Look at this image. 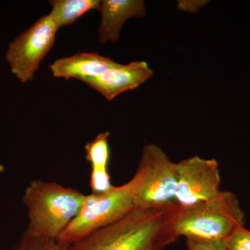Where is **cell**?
Returning a JSON list of instances; mask_svg holds the SVG:
<instances>
[{
    "label": "cell",
    "instance_id": "30bf717a",
    "mask_svg": "<svg viewBox=\"0 0 250 250\" xmlns=\"http://www.w3.org/2000/svg\"><path fill=\"white\" fill-rule=\"evenodd\" d=\"M116 64L110 57L97 52H79L71 57L57 59L49 67L54 77L83 82L99 76Z\"/></svg>",
    "mask_w": 250,
    "mask_h": 250
},
{
    "label": "cell",
    "instance_id": "8992f818",
    "mask_svg": "<svg viewBox=\"0 0 250 250\" xmlns=\"http://www.w3.org/2000/svg\"><path fill=\"white\" fill-rule=\"evenodd\" d=\"M59 29L49 14L39 18L10 42L5 60L21 83L33 80L41 62L53 47Z\"/></svg>",
    "mask_w": 250,
    "mask_h": 250
},
{
    "label": "cell",
    "instance_id": "7a4b0ae2",
    "mask_svg": "<svg viewBox=\"0 0 250 250\" xmlns=\"http://www.w3.org/2000/svg\"><path fill=\"white\" fill-rule=\"evenodd\" d=\"M85 197L76 189L55 182L33 181L23 196L29 217L24 233L36 238L58 240L80 213Z\"/></svg>",
    "mask_w": 250,
    "mask_h": 250
},
{
    "label": "cell",
    "instance_id": "9c48e42d",
    "mask_svg": "<svg viewBox=\"0 0 250 250\" xmlns=\"http://www.w3.org/2000/svg\"><path fill=\"white\" fill-rule=\"evenodd\" d=\"M98 11L102 17L98 29L99 42L115 43L125 22L130 18L143 17L146 7L143 0H103Z\"/></svg>",
    "mask_w": 250,
    "mask_h": 250
},
{
    "label": "cell",
    "instance_id": "2e32d148",
    "mask_svg": "<svg viewBox=\"0 0 250 250\" xmlns=\"http://www.w3.org/2000/svg\"><path fill=\"white\" fill-rule=\"evenodd\" d=\"M208 2V1H191V0H184L179 1L177 4V9L180 11H188V12L197 13L203 6Z\"/></svg>",
    "mask_w": 250,
    "mask_h": 250
},
{
    "label": "cell",
    "instance_id": "4fadbf2b",
    "mask_svg": "<svg viewBox=\"0 0 250 250\" xmlns=\"http://www.w3.org/2000/svg\"><path fill=\"white\" fill-rule=\"evenodd\" d=\"M68 246L58 240L36 238L24 233L14 250H67Z\"/></svg>",
    "mask_w": 250,
    "mask_h": 250
},
{
    "label": "cell",
    "instance_id": "5bb4252c",
    "mask_svg": "<svg viewBox=\"0 0 250 250\" xmlns=\"http://www.w3.org/2000/svg\"><path fill=\"white\" fill-rule=\"evenodd\" d=\"M225 242L229 250H250V231L245 227L238 229Z\"/></svg>",
    "mask_w": 250,
    "mask_h": 250
},
{
    "label": "cell",
    "instance_id": "3957f363",
    "mask_svg": "<svg viewBox=\"0 0 250 250\" xmlns=\"http://www.w3.org/2000/svg\"><path fill=\"white\" fill-rule=\"evenodd\" d=\"M171 226L178 238L225 240L245 225V213L238 197L223 191L208 201L187 207H174Z\"/></svg>",
    "mask_w": 250,
    "mask_h": 250
},
{
    "label": "cell",
    "instance_id": "52a82bcc",
    "mask_svg": "<svg viewBox=\"0 0 250 250\" xmlns=\"http://www.w3.org/2000/svg\"><path fill=\"white\" fill-rule=\"evenodd\" d=\"M175 167L177 207H190L208 201L221 192L219 164L214 159L194 156L175 163Z\"/></svg>",
    "mask_w": 250,
    "mask_h": 250
},
{
    "label": "cell",
    "instance_id": "8fae6325",
    "mask_svg": "<svg viewBox=\"0 0 250 250\" xmlns=\"http://www.w3.org/2000/svg\"><path fill=\"white\" fill-rule=\"evenodd\" d=\"M109 136L108 131L100 133L84 147L87 161L91 166L90 183L96 187H103L111 182L108 172L110 159Z\"/></svg>",
    "mask_w": 250,
    "mask_h": 250
},
{
    "label": "cell",
    "instance_id": "9a60e30c",
    "mask_svg": "<svg viewBox=\"0 0 250 250\" xmlns=\"http://www.w3.org/2000/svg\"><path fill=\"white\" fill-rule=\"evenodd\" d=\"M188 250H229L225 240L187 239Z\"/></svg>",
    "mask_w": 250,
    "mask_h": 250
},
{
    "label": "cell",
    "instance_id": "7c38bea8",
    "mask_svg": "<svg viewBox=\"0 0 250 250\" xmlns=\"http://www.w3.org/2000/svg\"><path fill=\"white\" fill-rule=\"evenodd\" d=\"M51 15L59 29L71 25L91 10L100 9V0H51Z\"/></svg>",
    "mask_w": 250,
    "mask_h": 250
},
{
    "label": "cell",
    "instance_id": "277c9868",
    "mask_svg": "<svg viewBox=\"0 0 250 250\" xmlns=\"http://www.w3.org/2000/svg\"><path fill=\"white\" fill-rule=\"evenodd\" d=\"M134 178V208H167L177 206L175 163L162 148L155 144L143 147Z\"/></svg>",
    "mask_w": 250,
    "mask_h": 250
},
{
    "label": "cell",
    "instance_id": "e0dca14e",
    "mask_svg": "<svg viewBox=\"0 0 250 250\" xmlns=\"http://www.w3.org/2000/svg\"><path fill=\"white\" fill-rule=\"evenodd\" d=\"M4 167H3V166H1V164H0V172H4Z\"/></svg>",
    "mask_w": 250,
    "mask_h": 250
},
{
    "label": "cell",
    "instance_id": "5b68a950",
    "mask_svg": "<svg viewBox=\"0 0 250 250\" xmlns=\"http://www.w3.org/2000/svg\"><path fill=\"white\" fill-rule=\"evenodd\" d=\"M134 177L106 193L85 195L76 218L62 231L58 241L66 245L114 223L134 209Z\"/></svg>",
    "mask_w": 250,
    "mask_h": 250
},
{
    "label": "cell",
    "instance_id": "ba28073f",
    "mask_svg": "<svg viewBox=\"0 0 250 250\" xmlns=\"http://www.w3.org/2000/svg\"><path fill=\"white\" fill-rule=\"evenodd\" d=\"M154 75L147 62L143 61L116 65L98 77L83 81V83L111 101L121 94L139 88Z\"/></svg>",
    "mask_w": 250,
    "mask_h": 250
},
{
    "label": "cell",
    "instance_id": "6da1fadb",
    "mask_svg": "<svg viewBox=\"0 0 250 250\" xmlns=\"http://www.w3.org/2000/svg\"><path fill=\"white\" fill-rule=\"evenodd\" d=\"M174 207L134 208L114 223L69 245L67 250H164L179 239L170 223Z\"/></svg>",
    "mask_w": 250,
    "mask_h": 250
}]
</instances>
